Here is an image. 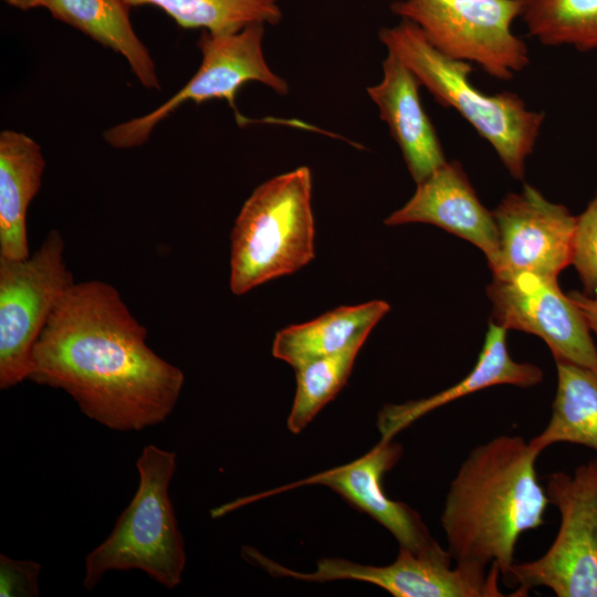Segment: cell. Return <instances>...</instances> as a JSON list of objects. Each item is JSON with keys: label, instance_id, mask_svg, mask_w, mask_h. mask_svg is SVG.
Listing matches in <instances>:
<instances>
[{"label": "cell", "instance_id": "obj_17", "mask_svg": "<svg viewBox=\"0 0 597 597\" xmlns=\"http://www.w3.org/2000/svg\"><path fill=\"white\" fill-rule=\"evenodd\" d=\"M44 168L41 146L32 137L13 129L0 133V256L31 254L27 212L41 188Z\"/></svg>", "mask_w": 597, "mask_h": 597}, {"label": "cell", "instance_id": "obj_15", "mask_svg": "<svg viewBox=\"0 0 597 597\" xmlns=\"http://www.w3.org/2000/svg\"><path fill=\"white\" fill-rule=\"evenodd\" d=\"M381 66L380 82L368 86L367 94L399 146L412 179L419 184L446 164L447 159L420 101L421 84L416 75L389 51Z\"/></svg>", "mask_w": 597, "mask_h": 597}, {"label": "cell", "instance_id": "obj_1", "mask_svg": "<svg viewBox=\"0 0 597 597\" xmlns=\"http://www.w3.org/2000/svg\"><path fill=\"white\" fill-rule=\"evenodd\" d=\"M146 338L112 284L74 282L33 346L28 379L62 389L87 418L112 430L156 426L172 412L185 376Z\"/></svg>", "mask_w": 597, "mask_h": 597}, {"label": "cell", "instance_id": "obj_6", "mask_svg": "<svg viewBox=\"0 0 597 597\" xmlns=\"http://www.w3.org/2000/svg\"><path fill=\"white\" fill-rule=\"evenodd\" d=\"M390 9L441 54L475 63L494 78L511 80L530 63L527 45L512 32L523 0H397Z\"/></svg>", "mask_w": 597, "mask_h": 597}, {"label": "cell", "instance_id": "obj_14", "mask_svg": "<svg viewBox=\"0 0 597 597\" xmlns=\"http://www.w3.org/2000/svg\"><path fill=\"white\" fill-rule=\"evenodd\" d=\"M412 222L430 223L469 241L483 252L491 271L498 266L500 240L493 212L481 203L460 163L443 164L385 219L387 226Z\"/></svg>", "mask_w": 597, "mask_h": 597}, {"label": "cell", "instance_id": "obj_27", "mask_svg": "<svg viewBox=\"0 0 597 597\" xmlns=\"http://www.w3.org/2000/svg\"><path fill=\"white\" fill-rule=\"evenodd\" d=\"M9 6L20 10H30L35 8H46L50 0H3Z\"/></svg>", "mask_w": 597, "mask_h": 597}, {"label": "cell", "instance_id": "obj_24", "mask_svg": "<svg viewBox=\"0 0 597 597\" xmlns=\"http://www.w3.org/2000/svg\"><path fill=\"white\" fill-rule=\"evenodd\" d=\"M584 293L597 297V193L576 217L573 262Z\"/></svg>", "mask_w": 597, "mask_h": 597}, {"label": "cell", "instance_id": "obj_19", "mask_svg": "<svg viewBox=\"0 0 597 597\" xmlns=\"http://www.w3.org/2000/svg\"><path fill=\"white\" fill-rule=\"evenodd\" d=\"M125 0H50L51 15L121 54L139 83L159 90L155 62L137 36Z\"/></svg>", "mask_w": 597, "mask_h": 597}, {"label": "cell", "instance_id": "obj_5", "mask_svg": "<svg viewBox=\"0 0 597 597\" xmlns=\"http://www.w3.org/2000/svg\"><path fill=\"white\" fill-rule=\"evenodd\" d=\"M176 453L146 446L136 461L137 491L109 535L85 557L83 586L93 589L111 570L139 569L168 589L186 566L184 538L169 498Z\"/></svg>", "mask_w": 597, "mask_h": 597}, {"label": "cell", "instance_id": "obj_16", "mask_svg": "<svg viewBox=\"0 0 597 597\" xmlns=\"http://www.w3.org/2000/svg\"><path fill=\"white\" fill-rule=\"evenodd\" d=\"M506 333V328L493 322L489 324L476 364L459 383L428 398L385 406L378 416L380 439L390 440L428 412L479 390L496 385L527 388L540 384L543 370L510 356Z\"/></svg>", "mask_w": 597, "mask_h": 597}, {"label": "cell", "instance_id": "obj_11", "mask_svg": "<svg viewBox=\"0 0 597 597\" xmlns=\"http://www.w3.org/2000/svg\"><path fill=\"white\" fill-rule=\"evenodd\" d=\"M440 545L425 553L399 547L396 559L385 566L355 563L344 558H322L307 582L350 579L376 585L395 597H503L499 587L501 570L478 564L455 563Z\"/></svg>", "mask_w": 597, "mask_h": 597}, {"label": "cell", "instance_id": "obj_22", "mask_svg": "<svg viewBox=\"0 0 597 597\" xmlns=\"http://www.w3.org/2000/svg\"><path fill=\"white\" fill-rule=\"evenodd\" d=\"M521 17L544 45L597 50V0H523Z\"/></svg>", "mask_w": 597, "mask_h": 597}, {"label": "cell", "instance_id": "obj_25", "mask_svg": "<svg viewBox=\"0 0 597 597\" xmlns=\"http://www.w3.org/2000/svg\"><path fill=\"white\" fill-rule=\"evenodd\" d=\"M41 565L30 559H12L0 555V596H39Z\"/></svg>", "mask_w": 597, "mask_h": 597}, {"label": "cell", "instance_id": "obj_18", "mask_svg": "<svg viewBox=\"0 0 597 597\" xmlns=\"http://www.w3.org/2000/svg\"><path fill=\"white\" fill-rule=\"evenodd\" d=\"M388 311L389 304L381 300L339 306L310 322L277 332L272 354L296 368L310 360L339 353L356 342H365Z\"/></svg>", "mask_w": 597, "mask_h": 597}, {"label": "cell", "instance_id": "obj_21", "mask_svg": "<svg viewBox=\"0 0 597 597\" xmlns=\"http://www.w3.org/2000/svg\"><path fill=\"white\" fill-rule=\"evenodd\" d=\"M129 7L154 6L181 28L214 34L233 33L251 24H277L280 0H125Z\"/></svg>", "mask_w": 597, "mask_h": 597}, {"label": "cell", "instance_id": "obj_3", "mask_svg": "<svg viewBox=\"0 0 597 597\" xmlns=\"http://www.w3.org/2000/svg\"><path fill=\"white\" fill-rule=\"evenodd\" d=\"M380 42L397 55L438 103L457 111L495 150L515 179H523L545 114L527 108L513 92L486 94L470 81L472 66L437 51L408 20L383 28Z\"/></svg>", "mask_w": 597, "mask_h": 597}, {"label": "cell", "instance_id": "obj_9", "mask_svg": "<svg viewBox=\"0 0 597 597\" xmlns=\"http://www.w3.org/2000/svg\"><path fill=\"white\" fill-rule=\"evenodd\" d=\"M64 240L51 230L25 259L0 256V389L28 379L33 346L74 283Z\"/></svg>", "mask_w": 597, "mask_h": 597}, {"label": "cell", "instance_id": "obj_8", "mask_svg": "<svg viewBox=\"0 0 597 597\" xmlns=\"http://www.w3.org/2000/svg\"><path fill=\"white\" fill-rule=\"evenodd\" d=\"M545 492L561 515L557 535L541 557L514 563L506 585L547 587L558 597H597V457L546 476Z\"/></svg>", "mask_w": 597, "mask_h": 597}, {"label": "cell", "instance_id": "obj_23", "mask_svg": "<svg viewBox=\"0 0 597 597\" xmlns=\"http://www.w3.org/2000/svg\"><path fill=\"white\" fill-rule=\"evenodd\" d=\"M364 343L356 342L339 353L294 368L296 389L287 418L292 433H300L343 388Z\"/></svg>", "mask_w": 597, "mask_h": 597}, {"label": "cell", "instance_id": "obj_26", "mask_svg": "<svg viewBox=\"0 0 597 597\" xmlns=\"http://www.w3.org/2000/svg\"><path fill=\"white\" fill-rule=\"evenodd\" d=\"M567 295L582 313L590 332L597 337V297L589 296L579 291H570Z\"/></svg>", "mask_w": 597, "mask_h": 597}, {"label": "cell", "instance_id": "obj_7", "mask_svg": "<svg viewBox=\"0 0 597 597\" xmlns=\"http://www.w3.org/2000/svg\"><path fill=\"white\" fill-rule=\"evenodd\" d=\"M264 24H251L224 34L202 31L197 46L201 63L192 77L175 95L151 112L122 122L103 134L113 148L129 149L144 145L154 128L187 102L199 105L210 100H224L235 114L239 125L247 117L238 112L237 95L249 82H258L286 95L287 82L268 64L263 52Z\"/></svg>", "mask_w": 597, "mask_h": 597}, {"label": "cell", "instance_id": "obj_12", "mask_svg": "<svg viewBox=\"0 0 597 597\" xmlns=\"http://www.w3.org/2000/svg\"><path fill=\"white\" fill-rule=\"evenodd\" d=\"M500 240L493 279L520 273L557 279L573 262L576 217L525 184L507 193L492 211Z\"/></svg>", "mask_w": 597, "mask_h": 597}, {"label": "cell", "instance_id": "obj_10", "mask_svg": "<svg viewBox=\"0 0 597 597\" xmlns=\"http://www.w3.org/2000/svg\"><path fill=\"white\" fill-rule=\"evenodd\" d=\"M492 322L533 334L549 347L555 360L597 373V347L579 310L558 286L557 279L520 273L493 279L486 287Z\"/></svg>", "mask_w": 597, "mask_h": 597}, {"label": "cell", "instance_id": "obj_13", "mask_svg": "<svg viewBox=\"0 0 597 597\" xmlns=\"http://www.w3.org/2000/svg\"><path fill=\"white\" fill-rule=\"evenodd\" d=\"M402 455V447L392 439L380 441L359 459L321 472L298 484H320L339 494L350 505L371 516L389 531L399 547L413 553L434 548L421 516L408 504L388 498L383 476Z\"/></svg>", "mask_w": 597, "mask_h": 597}, {"label": "cell", "instance_id": "obj_20", "mask_svg": "<svg viewBox=\"0 0 597 597\" xmlns=\"http://www.w3.org/2000/svg\"><path fill=\"white\" fill-rule=\"evenodd\" d=\"M555 363L557 386L551 419L528 442L540 452L567 442L597 453V373L565 360Z\"/></svg>", "mask_w": 597, "mask_h": 597}, {"label": "cell", "instance_id": "obj_4", "mask_svg": "<svg viewBox=\"0 0 597 597\" xmlns=\"http://www.w3.org/2000/svg\"><path fill=\"white\" fill-rule=\"evenodd\" d=\"M312 175L306 166L258 186L231 231L230 290L242 295L315 256Z\"/></svg>", "mask_w": 597, "mask_h": 597}, {"label": "cell", "instance_id": "obj_2", "mask_svg": "<svg viewBox=\"0 0 597 597\" xmlns=\"http://www.w3.org/2000/svg\"><path fill=\"white\" fill-rule=\"evenodd\" d=\"M541 452L520 436L474 448L450 483L441 515L455 563L496 564L506 584L520 536L544 524L551 504L535 463Z\"/></svg>", "mask_w": 597, "mask_h": 597}]
</instances>
